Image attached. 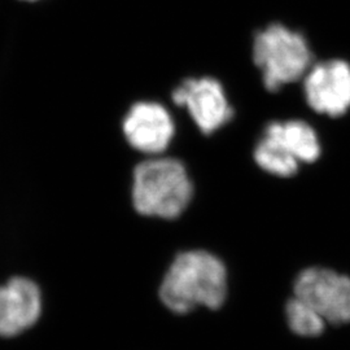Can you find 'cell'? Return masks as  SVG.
Instances as JSON below:
<instances>
[{"label":"cell","instance_id":"1","mask_svg":"<svg viewBox=\"0 0 350 350\" xmlns=\"http://www.w3.org/2000/svg\"><path fill=\"white\" fill-rule=\"evenodd\" d=\"M227 296V271L224 262L205 250L178 254L163 276L160 299L176 314H186L199 306L217 310Z\"/></svg>","mask_w":350,"mask_h":350},{"label":"cell","instance_id":"2","mask_svg":"<svg viewBox=\"0 0 350 350\" xmlns=\"http://www.w3.org/2000/svg\"><path fill=\"white\" fill-rule=\"evenodd\" d=\"M192 193V182L179 160L154 157L134 170L133 204L142 215L176 218L186 211Z\"/></svg>","mask_w":350,"mask_h":350},{"label":"cell","instance_id":"3","mask_svg":"<svg viewBox=\"0 0 350 350\" xmlns=\"http://www.w3.org/2000/svg\"><path fill=\"white\" fill-rule=\"evenodd\" d=\"M253 59L262 72L265 86L273 92L304 78L313 65L308 40L280 24L267 26L256 34Z\"/></svg>","mask_w":350,"mask_h":350},{"label":"cell","instance_id":"4","mask_svg":"<svg viewBox=\"0 0 350 350\" xmlns=\"http://www.w3.org/2000/svg\"><path fill=\"white\" fill-rule=\"evenodd\" d=\"M295 297L305 302L325 322H350V278L325 267H309L295 282Z\"/></svg>","mask_w":350,"mask_h":350},{"label":"cell","instance_id":"5","mask_svg":"<svg viewBox=\"0 0 350 350\" xmlns=\"http://www.w3.org/2000/svg\"><path fill=\"white\" fill-rule=\"evenodd\" d=\"M304 92L315 112L345 114L350 109V64L340 59L313 64L304 77Z\"/></svg>","mask_w":350,"mask_h":350},{"label":"cell","instance_id":"6","mask_svg":"<svg viewBox=\"0 0 350 350\" xmlns=\"http://www.w3.org/2000/svg\"><path fill=\"white\" fill-rule=\"evenodd\" d=\"M173 101L187 109L204 134H212L232 117L224 86L211 77L183 81L173 91Z\"/></svg>","mask_w":350,"mask_h":350},{"label":"cell","instance_id":"7","mask_svg":"<svg viewBox=\"0 0 350 350\" xmlns=\"http://www.w3.org/2000/svg\"><path fill=\"white\" fill-rule=\"evenodd\" d=\"M122 130L133 148L146 154H159L169 147L174 137L175 126L163 105L140 101L126 114Z\"/></svg>","mask_w":350,"mask_h":350},{"label":"cell","instance_id":"8","mask_svg":"<svg viewBox=\"0 0 350 350\" xmlns=\"http://www.w3.org/2000/svg\"><path fill=\"white\" fill-rule=\"evenodd\" d=\"M42 314V293L37 284L16 276L0 287V336L13 338L36 325Z\"/></svg>","mask_w":350,"mask_h":350},{"label":"cell","instance_id":"9","mask_svg":"<svg viewBox=\"0 0 350 350\" xmlns=\"http://www.w3.org/2000/svg\"><path fill=\"white\" fill-rule=\"evenodd\" d=\"M263 135L275 140L283 150L300 163L317 161L322 152L317 131L300 120L271 122L266 126Z\"/></svg>","mask_w":350,"mask_h":350},{"label":"cell","instance_id":"10","mask_svg":"<svg viewBox=\"0 0 350 350\" xmlns=\"http://www.w3.org/2000/svg\"><path fill=\"white\" fill-rule=\"evenodd\" d=\"M254 160L265 172L283 178L296 174L300 166L296 159L266 135L260 139L254 148Z\"/></svg>","mask_w":350,"mask_h":350},{"label":"cell","instance_id":"11","mask_svg":"<svg viewBox=\"0 0 350 350\" xmlns=\"http://www.w3.org/2000/svg\"><path fill=\"white\" fill-rule=\"evenodd\" d=\"M286 315L289 328L299 336L315 338L325 331V318L297 297L288 301Z\"/></svg>","mask_w":350,"mask_h":350},{"label":"cell","instance_id":"12","mask_svg":"<svg viewBox=\"0 0 350 350\" xmlns=\"http://www.w3.org/2000/svg\"><path fill=\"white\" fill-rule=\"evenodd\" d=\"M21 1H29V3H36L37 0H21Z\"/></svg>","mask_w":350,"mask_h":350}]
</instances>
